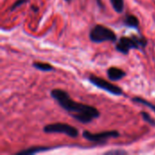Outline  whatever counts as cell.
<instances>
[{
    "instance_id": "6da1fadb",
    "label": "cell",
    "mask_w": 155,
    "mask_h": 155,
    "mask_svg": "<svg viewBox=\"0 0 155 155\" xmlns=\"http://www.w3.org/2000/svg\"><path fill=\"white\" fill-rule=\"evenodd\" d=\"M51 97L63 108L71 117L81 124H89L100 117V112L94 106L75 102L69 94L62 89H53L50 92Z\"/></svg>"
},
{
    "instance_id": "7a4b0ae2",
    "label": "cell",
    "mask_w": 155,
    "mask_h": 155,
    "mask_svg": "<svg viewBox=\"0 0 155 155\" xmlns=\"http://www.w3.org/2000/svg\"><path fill=\"white\" fill-rule=\"evenodd\" d=\"M148 41L145 37L140 35L122 36L115 44V50L123 54H128L130 50L143 49L147 46Z\"/></svg>"
},
{
    "instance_id": "3957f363",
    "label": "cell",
    "mask_w": 155,
    "mask_h": 155,
    "mask_svg": "<svg viewBox=\"0 0 155 155\" xmlns=\"http://www.w3.org/2000/svg\"><path fill=\"white\" fill-rule=\"evenodd\" d=\"M89 38L93 43H95V44H101L104 42L114 43L117 41L116 34L109 27H106L100 24L95 25L90 30Z\"/></svg>"
},
{
    "instance_id": "277c9868",
    "label": "cell",
    "mask_w": 155,
    "mask_h": 155,
    "mask_svg": "<svg viewBox=\"0 0 155 155\" xmlns=\"http://www.w3.org/2000/svg\"><path fill=\"white\" fill-rule=\"evenodd\" d=\"M43 132L45 134H63L71 138H77L79 136V131L77 128L64 123L47 124L43 128Z\"/></svg>"
},
{
    "instance_id": "5b68a950",
    "label": "cell",
    "mask_w": 155,
    "mask_h": 155,
    "mask_svg": "<svg viewBox=\"0 0 155 155\" xmlns=\"http://www.w3.org/2000/svg\"><path fill=\"white\" fill-rule=\"evenodd\" d=\"M88 81L94 85L95 87H97L98 89H101L103 91H105L115 96H123L124 95V93L123 91V89L121 87H119L116 84H114L112 83L107 82L106 80L100 78L98 76L95 75H90L88 77Z\"/></svg>"
},
{
    "instance_id": "8992f818",
    "label": "cell",
    "mask_w": 155,
    "mask_h": 155,
    "mask_svg": "<svg viewBox=\"0 0 155 155\" xmlns=\"http://www.w3.org/2000/svg\"><path fill=\"white\" fill-rule=\"evenodd\" d=\"M83 137L91 143H94L97 144H103L107 143V141L109 139L112 138H118L120 136V134L118 131H104L102 133H98V134H92L88 131H84L83 132Z\"/></svg>"
},
{
    "instance_id": "52a82bcc",
    "label": "cell",
    "mask_w": 155,
    "mask_h": 155,
    "mask_svg": "<svg viewBox=\"0 0 155 155\" xmlns=\"http://www.w3.org/2000/svg\"><path fill=\"white\" fill-rule=\"evenodd\" d=\"M106 74H107V77L112 82L120 81L121 79H123L126 75V73L123 69L118 68V67H114V66L108 68L106 71Z\"/></svg>"
},
{
    "instance_id": "ba28073f",
    "label": "cell",
    "mask_w": 155,
    "mask_h": 155,
    "mask_svg": "<svg viewBox=\"0 0 155 155\" xmlns=\"http://www.w3.org/2000/svg\"><path fill=\"white\" fill-rule=\"evenodd\" d=\"M124 25L130 27V28H134L137 31H140V22L139 19L134 15H126L124 21H123Z\"/></svg>"
},
{
    "instance_id": "9c48e42d",
    "label": "cell",
    "mask_w": 155,
    "mask_h": 155,
    "mask_svg": "<svg viewBox=\"0 0 155 155\" xmlns=\"http://www.w3.org/2000/svg\"><path fill=\"white\" fill-rule=\"evenodd\" d=\"M52 147H45V146H37V147H31L23 151H20L18 153H16V154H22V155H33L35 153H44V152H47L52 150Z\"/></svg>"
},
{
    "instance_id": "30bf717a",
    "label": "cell",
    "mask_w": 155,
    "mask_h": 155,
    "mask_svg": "<svg viewBox=\"0 0 155 155\" xmlns=\"http://www.w3.org/2000/svg\"><path fill=\"white\" fill-rule=\"evenodd\" d=\"M33 67L39 70V71H42V72H51V71H54V67L53 65H51L50 64H47V63H42V62H34L32 64Z\"/></svg>"
},
{
    "instance_id": "8fae6325",
    "label": "cell",
    "mask_w": 155,
    "mask_h": 155,
    "mask_svg": "<svg viewBox=\"0 0 155 155\" xmlns=\"http://www.w3.org/2000/svg\"><path fill=\"white\" fill-rule=\"evenodd\" d=\"M132 101L134 103H136V104H143L146 107H148L149 109H151L153 112L155 113V104H153V103L142 98V97H138V96H135V97H133L132 98Z\"/></svg>"
},
{
    "instance_id": "7c38bea8",
    "label": "cell",
    "mask_w": 155,
    "mask_h": 155,
    "mask_svg": "<svg viewBox=\"0 0 155 155\" xmlns=\"http://www.w3.org/2000/svg\"><path fill=\"white\" fill-rule=\"evenodd\" d=\"M111 5L114 8V10L118 13V14H122L124 12V0H110Z\"/></svg>"
},
{
    "instance_id": "4fadbf2b",
    "label": "cell",
    "mask_w": 155,
    "mask_h": 155,
    "mask_svg": "<svg viewBox=\"0 0 155 155\" xmlns=\"http://www.w3.org/2000/svg\"><path fill=\"white\" fill-rule=\"evenodd\" d=\"M141 115H142L143 119L147 124H149L152 126H155V119H153L148 113H146V112H141Z\"/></svg>"
},
{
    "instance_id": "5bb4252c",
    "label": "cell",
    "mask_w": 155,
    "mask_h": 155,
    "mask_svg": "<svg viewBox=\"0 0 155 155\" xmlns=\"http://www.w3.org/2000/svg\"><path fill=\"white\" fill-rule=\"evenodd\" d=\"M25 3H28V0H16V1H15V2L11 5V7H10V11H11V12L15 11L17 7L21 6L22 5H24V4H25Z\"/></svg>"
},
{
    "instance_id": "9a60e30c",
    "label": "cell",
    "mask_w": 155,
    "mask_h": 155,
    "mask_svg": "<svg viewBox=\"0 0 155 155\" xmlns=\"http://www.w3.org/2000/svg\"><path fill=\"white\" fill-rule=\"evenodd\" d=\"M104 154H108V155L127 154V152H126V151H124V150H120V149H118V150H111V151H107V152H105V153H104Z\"/></svg>"
},
{
    "instance_id": "2e32d148",
    "label": "cell",
    "mask_w": 155,
    "mask_h": 155,
    "mask_svg": "<svg viewBox=\"0 0 155 155\" xmlns=\"http://www.w3.org/2000/svg\"><path fill=\"white\" fill-rule=\"evenodd\" d=\"M96 3L98 4V5H99L100 7H103V6H104L103 4H102V0H96Z\"/></svg>"
},
{
    "instance_id": "e0dca14e",
    "label": "cell",
    "mask_w": 155,
    "mask_h": 155,
    "mask_svg": "<svg viewBox=\"0 0 155 155\" xmlns=\"http://www.w3.org/2000/svg\"><path fill=\"white\" fill-rule=\"evenodd\" d=\"M64 1H66V2H68V3H69V2H71V0H64Z\"/></svg>"
}]
</instances>
